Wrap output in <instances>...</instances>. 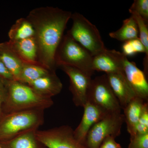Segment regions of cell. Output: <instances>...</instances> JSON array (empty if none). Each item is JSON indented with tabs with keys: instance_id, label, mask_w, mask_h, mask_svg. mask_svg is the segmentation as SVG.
<instances>
[{
	"instance_id": "obj_4",
	"label": "cell",
	"mask_w": 148,
	"mask_h": 148,
	"mask_svg": "<svg viewBox=\"0 0 148 148\" xmlns=\"http://www.w3.org/2000/svg\"><path fill=\"white\" fill-rule=\"evenodd\" d=\"M55 60L57 68L61 65L71 66L90 77L95 72L92 69V56L68 34L64 35L58 46Z\"/></svg>"
},
{
	"instance_id": "obj_8",
	"label": "cell",
	"mask_w": 148,
	"mask_h": 148,
	"mask_svg": "<svg viewBox=\"0 0 148 148\" xmlns=\"http://www.w3.org/2000/svg\"><path fill=\"white\" fill-rule=\"evenodd\" d=\"M73 130L64 125L46 130H37L38 140L47 148H86L74 137Z\"/></svg>"
},
{
	"instance_id": "obj_30",
	"label": "cell",
	"mask_w": 148,
	"mask_h": 148,
	"mask_svg": "<svg viewBox=\"0 0 148 148\" xmlns=\"http://www.w3.org/2000/svg\"><path fill=\"white\" fill-rule=\"evenodd\" d=\"M0 148H3L2 147H1V146H0Z\"/></svg>"
},
{
	"instance_id": "obj_10",
	"label": "cell",
	"mask_w": 148,
	"mask_h": 148,
	"mask_svg": "<svg viewBox=\"0 0 148 148\" xmlns=\"http://www.w3.org/2000/svg\"><path fill=\"white\" fill-rule=\"evenodd\" d=\"M125 57L122 52L106 49L92 57V69L94 71L104 72L106 74L123 73Z\"/></svg>"
},
{
	"instance_id": "obj_12",
	"label": "cell",
	"mask_w": 148,
	"mask_h": 148,
	"mask_svg": "<svg viewBox=\"0 0 148 148\" xmlns=\"http://www.w3.org/2000/svg\"><path fill=\"white\" fill-rule=\"evenodd\" d=\"M83 108L84 111L82 119L78 126L74 130L73 133L75 138L85 145L86 140L89 130L108 113L88 101H87Z\"/></svg>"
},
{
	"instance_id": "obj_3",
	"label": "cell",
	"mask_w": 148,
	"mask_h": 148,
	"mask_svg": "<svg viewBox=\"0 0 148 148\" xmlns=\"http://www.w3.org/2000/svg\"><path fill=\"white\" fill-rule=\"evenodd\" d=\"M44 111L36 109L4 115L0 120V142L10 140L26 131L38 130L44 123Z\"/></svg>"
},
{
	"instance_id": "obj_28",
	"label": "cell",
	"mask_w": 148,
	"mask_h": 148,
	"mask_svg": "<svg viewBox=\"0 0 148 148\" xmlns=\"http://www.w3.org/2000/svg\"><path fill=\"white\" fill-rule=\"evenodd\" d=\"M0 79L4 81H8L14 79L11 74L0 59Z\"/></svg>"
},
{
	"instance_id": "obj_11",
	"label": "cell",
	"mask_w": 148,
	"mask_h": 148,
	"mask_svg": "<svg viewBox=\"0 0 148 148\" xmlns=\"http://www.w3.org/2000/svg\"><path fill=\"white\" fill-rule=\"evenodd\" d=\"M123 73L136 96L148 102L147 77L144 71L137 67L135 62L129 61L127 57L124 60Z\"/></svg>"
},
{
	"instance_id": "obj_9",
	"label": "cell",
	"mask_w": 148,
	"mask_h": 148,
	"mask_svg": "<svg viewBox=\"0 0 148 148\" xmlns=\"http://www.w3.org/2000/svg\"><path fill=\"white\" fill-rule=\"evenodd\" d=\"M69 77V89L73 95V101L77 107L83 108L87 101V95L91 82V77L79 69L71 66H58Z\"/></svg>"
},
{
	"instance_id": "obj_27",
	"label": "cell",
	"mask_w": 148,
	"mask_h": 148,
	"mask_svg": "<svg viewBox=\"0 0 148 148\" xmlns=\"http://www.w3.org/2000/svg\"><path fill=\"white\" fill-rule=\"evenodd\" d=\"M115 138L108 136L101 144L99 148H122L121 146L115 140Z\"/></svg>"
},
{
	"instance_id": "obj_15",
	"label": "cell",
	"mask_w": 148,
	"mask_h": 148,
	"mask_svg": "<svg viewBox=\"0 0 148 148\" xmlns=\"http://www.w3.org/2000/svg\"><path fill=\"white\" fill-rule=\"evenodd\" d=\"M8 42L24 64L40 65L39 63L38 45L34 37L21 40Z\"/></svg>"
},
{
	"instance_id": "obj_26",
	"label": "cell",
	"mask_w": 148,
	"mask_h": 148,
	"mask_svg": "<svg viewBox=\"0 0 148 148\" xmlns=\"http://www.w3.org/2000/svg\"><path fill=\"white\" fill-rule=\"evenodd\" d=\"M127 148H148V133L130 137Z\"/></svg>"
},
{
	"instance_id": "obj_22",
	"label": "cell",
	"mask_w": 148,
	"mask_h": 148,
	"mask_svg": "<svg viewBox=\"0 0 148 148\" xmlns=\"http://www.w3.org/2000/svg\"><path fill=\"white\" fill-rule=\"evenodd\" d=\"M131 16L135 19L139 31V39L145 49V56L143 60L144 73L147 77L148 74V24L142 17L135 12H130Z\"/></svg>"
},
{
	"instance_id": "obj_14",
	"label": "cell",
	"mask_w": 148,
	"mask_h": 148,
	"mask_svg": "<svg viewBox=\"0 0 148 148\" xmlns=\"http://www.w3.org/2000/svg\"><path fill=\"white\" fill-rule=\"evenodd\" d=\"M27 84L38 95L49 98L59 94L63 88L62 82L56 71L51 72Z\"/></svg>"
},
{
	"instance_id": "obj_2",
	"label": "cell",
	"mask_w": 148,
	"mask_h": 148,
	"mask_svg": "<svg viewBox=\"0 0 148 148\" xmlns=\"http://www.w3.org/2000/svg\"><path fill=\"white\" fill-rule=\"evenodd\" d=\"M5 94L3 103V114L14 112L45 109L53 106L51 98L41 96L28 84L13 79L6 81Z\"/></svg>"
},
{
	"instance_id": "obj_24",
	"label": "cell",
	"mask_w": 148,
	"mask_h": 148,
	"mask_svg": "<svg viewBox=\"0 0 148 148\" xmlns=\"http://www.w3.org/2000/svg\"><path fill=\"white\" fill-rule=\"evenodd\" d=\"M148 133V103L146 102L141 113L135 130V135Z\"/></svg>"
},
{
	"instance_id": "obj_1",
	"label": "cell",
	"mask_w": 148,
	"mask_h": 148,
	"mask_svg": "<svg viewBox=\"0 0 148 148\" xmlns=\"http://www.w3.org/2000/svg\"><path fill=\"white\" fill-rule=\"evenodd\" d=\"M72 14L58 8L42 7L32 10L26 17L34 29L39 63L49 71H56L57 69L56 53Z\"/></svg>"
},
{
	"instance_id": "obj_25",
	"label": "cell",
	"mask_w": 148,
	"mask_h": 148,
	"mask_svg": "<svg viewBox=\"0 0 148 148\" xmlns=\"http://www.w3.org/2000/svg\"><path fill=\"white\" fill-rule=\"evenodd\" d=\"M129 11L130 13L134 12L138 14L148 24V0H135Z\"/></svg>"
},
{
	"instance_id": "obj_6",
	"label": "cell",
	"mask_w": 148,
	"mask_h": 148,
	"mask_svg": "<svg viewBox=\"0 0 148 148\" xmlns=\"http://www.w3.org/2000/svg\"><path fill=\"white\" fill-rule=\"evenodd\" d=\"M124 116L121 112L108 113L99 121L88 133L85 145L86 148H99L108 136L115 138L121 133Z\"/></svg>"
},
{
	"instance_id": "obj_31",
	"label": "cell",
	"mask_w": 148,
	"mask_h": 148,
	"mask_svg": "<svg viewBox=\"0 0 148 148\" xmlns=\"http://www.w3.org/2000/svg\"><path fill=\"white\" fill-rule=\"evenodd\" d=\"M45 148H46L45 147Z\"/></svg>"
},
{
	"instance_id": "obj_18",
	"label": "cell",
	"mask_w": 148,
	"mask_h": 148,
	"mask_svg": "<svg viewBox=\"0 0 148 148\" xmlns=\"http://www.w3.org/2000/svg\"><path fill=\"white\" fill-rule=\"evenodd\" d=\"M145 102L142 98L136 96L123 109L124 110L125 122L130 137L135 135V128Z\"/></svg>"
},
{
	"instance_id": "obj_17",
	"label": "cell",
	"mask_w": 148,
	"mask_h": 148,
	"mask_svg": "<svg viewBox=\"0 0 148 148\" xmlns=\"http://www.w3.org/2000/svg\"><path fill=\"white\" fill-rule=\"evenodd\" d=\"M37 130L26 131L10 140L0 142V146L3 148H45L37 139Z\"/></svg>"
},
{
	"instance_id": "obj_5",
	"label": "cell",
	"mask_w": 148,
	"mask_h": 148,
	"mask_svg": "<svg viewBox=\"0 0 148 148\" xmlns=\"http://www.w3.org/2000/svg\"><path fill=\"white\" fill-rule=\"evenodd\" d=\"M71 18L73 25L67 34L92 57L106 49L100 32L95 25L78 12L72 13Z\"/></svg>"
},
{
	"instance_id": "obj_16",
	"label": "cell",
	"mask_w": 148,
	"mask_h": 148,
	"mask_svg": "<svg viewBox=\"0 0 148 148\" xmlns=\"http://www.w3.org/2000/svg\"><path fill=\"white\" fill-rule=\"evenodd\" d=\"M0 59L12 75L14 79L18 81L24 64L12 49L8 41L0 43Z\"/></svg>"
},
{
	"instance_id": "obj_21",
	"label": "cell",
	"mask_w": 148,
	"mask_h": 148,
	"mask_svg": "<svg viewBox=\"0 0 148 148\" xmlns=\"http://www.w3.org/2000/svg\"><path fill=\"white\" fill-rule=\"evenodd\" d=\"M52 71H49L40 65L24 64L21 69L18 81L28 84Z\"/></svg>"
},
{
	"instance_id": "obj_19",
	"label": "cell",
	"mask_w": 148,
	"mask_h": 148,
	"mask_svg": "<svg viewBox=\"0 0 148 148\" xmlns=\"http://www.w3.org/2000/svg\"><path fill=\"white\" fill-rule=\"evenodd\" d=\"M9 40L16 41L34 37V27L27 18H18L8 32Z\"/></svg>"
},
{
	"instance_id": "obj_29",
	"label": "cell",
	"mask_w": 148,
	"mask_h": 148,
	"mask_svg": "<svg viewBox=\"0 0 148 148\" xmlns=\"http://www.w3.org/2000/svg\"><path fill=\"white\" fill-rule=\"evenodd\" d=\"M5 82L0 79V120L3 116L2 107L5 94Z\"/></svg>"
},
{
	"instance_id": "obj_13",
	"label": "cell",
	"mask_w": 148,
	"mask_h": 148,
	"mask_svg": "<svg viewBox=\"0 0 148 148\" xmlns=\"http://www.w3.org/2000/svg\"><path fill=\"white\" fill-rule=\"evenodd\" d=\"M110 86L122 109L136 97L123 73L106 74Z\"/></svg>"
},
{
	"instance_id": "obj_23",
	"label": "cell",
	"mask_w": 148,
	"mask_h": 148,
	"mask_svg": "<svg viewBox=\"0 0 148 148\" xmlns=\"http://www.w3.org/2000/svg\"><path fill=\"white\" fill-rule=\"evenodd\" d=\"M122 49V53L126 57L132 56L138 53L145 52V47L139 38L125 42Z\"/></svg>"
},
{
	"instance_id": "obj_7",
	"label": "cell",
	"mask_w": 148,
	"mask_h": 148,
	"mask_svg": "<svg viewBox=\"0 0 148 148\" xmlns=\"http://www.w3.org/2000/svg\"><path fill=\"white\" fill-rule=\"evenodd\" d=\"M87 101L95 104L108 113L121 112L119 102L109 84L106 74L91 80Z\"/></svg>"
},
{
	"instance_id": "obj_20",
	"label": "cell",
	"mask_w": 148,
	"mask_h": 148,
	"mask_svg": "<svg viewBox=\"0 0 148 148\" xmlns=\"http://www.w3.org/2000/svg\"><path fill=\"white\" fill-rule=\"evenodd\" d=\"M138 25L132 16L123 21L122 26L119 29L109 34L111 38L123 42L138 38Z\"/></svg>"
}]
</instances>
